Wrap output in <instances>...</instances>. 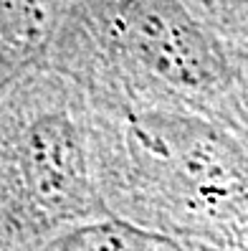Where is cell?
Listing matches in <instances>:
<instances>
[{
	"instance_id": "1",
	"label": "cell",
	"mask_w": 248,
	"mask_h": 251,
	"mask_svg": "<svg viewBox=\"0 0 248 251\" xmlns=\"http://www.w3.org/2000/svg\"><path fill=\"white\" fill-rule=\"evenodd\" d=\"M135 53L157 76L185 89H210L221 81V58L208 36L172 0H144L127 21Z\"/></svg>"
},
{
	"instance_id": "2",
	"label": "cell",
	"mask_w": 248,
	"mask_h": 251,
	"mask_svg": "<svg viewBox=\"0 0 248 251\" xmlns=\"http://www.w3.org/2000/svg\"><path fill=\"white\" fill-rule=\"evenodd\" d=\"M43 251H185L167 233L142 228L129 221H84L64 228Z\"/></svg>"
},
{
	"instance_id": "3",
	"label": "cell",
	"mask_w": 248,
	"mask_h": 251,
	"mask_svg": "<svg viewBox=\"0 0 248 251\" xmlns=\"http://www.w3.org/2000/svg\"><path fill=\"white\" fill-rule=\"evenodd\" d=\"M5 31L18 41H38L51 23L56 0H0Z\"/></svg>"
}]
</instances>
